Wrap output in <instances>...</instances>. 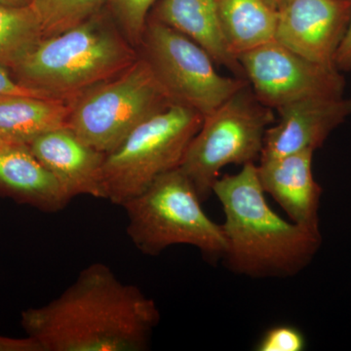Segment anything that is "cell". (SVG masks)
Segmentation results:
<instances>
[{
  "instance_id": "obj_17",
  "label": "cell",
  "mask_w": 351,
  "mask_h": 351,
  "mask_svg": "<svg viewBox=\"0 0 351 351\" xmlns=\"http://www.w3.org/2000/svg\"><path fill=\"white\" fill-rule=\"evenodd\" d=\"M218 8L226 43L237 59L276 39L278 9L269 0H218Z\"/></svg>"
},
{
  "instance_id": "obj_25",
  "label": "cell",
  "mask_w": 351,
  "mask_h": 351,
  "mask_svg": "<svg viewBox=\"0 0 351 351\" xmlns=\"http://www.w3.org/2000/svg\"><path fill=\"white\" fill-rule=\"evenodd\" d=\"M32 0H0V4L11 7H25L31 5Z\"/></svg>"
},
{
  "instance_id": "obj_20",
  "label": "cell",
  "mask_w": 351,
  "mask_h": 351,
  "mask_svg": "<svg viewBox=\"0 0 351 351\" xmlns=\"http://www.w3.org/2000/svg\"><path fill=\"white\" fill-rule=\"evenodd\" d=\"M157 1L158 0H107L110 16L135 48L142 43L149 11Z\"/></svg>"
},
{
  "instance_id": "obj_16",
  "label": "cell",
  "mask_w": 351,
  "mask_h": 351,
  "mask_svg": "<svg viewBox=\"0 0 351 351\" xmlns=\"http://www.w3.org/2000/svg\"><path fill=\"white\" fill-rule=\"evenodd\" d=\"M71 99L12 95L0 97V135L29 145L43 134L68 127Z\"/></svg>"
},
{
  "instance_id": "obj_23",
  "label": "cell",
  "mask_w": 351,
  "mask_h": 351,
  "mask_svg": "<svg viewBox=\"0 0 351 351\" xmlns=\"http://www.w3.org/2000/svg\"><path fill=\"white\" fill-rule=\"evenodd\" d=\"M0 351H43L36 339L27 336L24 339L0 336Z\"/></svg>"
},
{
  "instance_id": "obj_14",
  "label": "cell",
  "mask_w": 351,
  "mask_h": 351,
  "mask_svg": "<svg viewBox=\"0 0 351 351\" xmlns=\"http://www.w3.org/2000/svg\"><path fill=\"white\" fill-rule=\"evenodd\" d=\"M0 197L46 213L61 211L71 201L27 145H13L0 152Z\"/></svg>"
},
{
  "instance_id": "obj_13",
  "label": "cell",
  "mask_w": 351,
  "mask_h": 351,
  "mask_svg": "<svg viewBox=\"0 0 351 351\" xmlns=\"http://www.w3.org/2000/svg\"><path fill=\"white\" fill-rule=\"evenodd\" d=\"M313 154L307 151L261 159L257 172L263 191L276 199L293 223L320 232L318 210L322 189L314 179Z\"/></svg>"
},
{
  "instance_id": "obj_15",
  "label": "cell",
  "mask_w": 351,
  "mask_h": 351,
  "mask_svg": "<svg viewBox=\"0 0 351 351\" xmlns=\"http://www.w3.org/2000/svg\"><path fill=\"white\" fill-rule=\"evenodd\" d=\"M151 17L195 41L215 63L246 80L239 59L230 52L223 36L218 0H158Z\"/></svg>"
},
{
  "instance_id": "obj_26",
  "label": "cell",
  "mask_w": 351,
  "mask_h": 351,
  "mask_svg": "<svg viewBox=\"0 0 351 351\" xmlns=\"http://www.w3.org/2000/svg\"><path fill=\"white\" fill-rule=\"evenodd\" d=\"M13 145H14L12 143L7 141L5 138L2 137L0 135V152L3 151V149H8V147H13Z\"/></svg>"
},
{
  "instance_id": "obj_10",
  "label": "cell",
  "mask_w": 351,
  "mask_h": 351,
  "mask_svg": "<svg viewBox=\"0 0 351 351\" xmlns=\"http://www.w3.org/2000/svg\"><path fill=\"white\" fill-rule=\"evenodd\" d=\"M351 0H285L278 8L276 40L328 66L348 31Z\"/></svg>"
},
{
  "instance_id": "obj_24",
  "label": "cell",
  "mask_w": 351,
  "mask_h": 351,
  "mask_svg": "<svg viewBox=\"0 0 351 351\" xmlns=\"http://www.w3.org/2000/svg\"><path fill=\"white\" fill-rule=\"evenodd\" d=\"M335 66L339 71H350L351 69V17L345 38L341 41V46L337 52Z\"/></svg>"
},
{
  "instance_id": "obj_5",
  "label": "cell",
  "mask_w": 351,
  "mask_h": 351,
  "mask_svg": "<svg viewBox=\"0 0 351 351\" xmlns=\"http://www.w3.org/2000/svg\"><path fill=\"white\" fill-rule=\"evenodd\" d=\"M174 104L138 55L119 75L71 99L68 127L83 142L108 154L140 124Z\"/></svg>"
},
{
  "instance_id": "obj_3",
  "label": "cell",
  "mask_w": 351,
  "mask_h": 351,
  "mask_svg": "<svg viewBox=\"0 0 351 351\" xmlns=\"http://www.w3.org/2000/svg\"><path fill=\"white\" fill-rule=\"evenodd\" d=\"M138 57L114 20L101 10L82 24L41 39L10 73L21 86L73 99L119 75Z\"/></svg>"
},
{
  "instance_id": "obj_9",
  "label": "cell",
  "mask_w": 351,
  "mask_h": 351,
  "mask_svg": "<svg viewBox=\"0 0 351 351\" xmlns=\"http://www.w3.org/2000/svg\"><path fill=\"white\" fill-rule=\"evenodd\" d=\"M239 61L256 98L271 110L343 96L345 77L338 69L311 61L276 39L240 55Z\"/></svg>"
},
{
  "instance_id": "obj_1",
  "label": "cell",
  "mask_w": 351,
  "mask_h": 351,
  "mask_svg": "<svg viewBox=\"0 0 351 351\" xmlns=\"http://www.w3.org/2000/svg\"><path fill=\"white\" fill-rule=\"evenodd\" d=\"M159 320L154 300L95 263L59 297L23 311L21 325L43 351H144Z\"/></svg>"
},
{
  "instance_id": "obj_2",
  "label": "cell",
  "mask_w": 351,
  "mask_h": 351,
  "mask_svg": "<svg viewBox=\"0 0 351 351\" xmlns=\"http://www.w3.org/2000/svg\"><path fill=\"white\" fill-rule=\"evenodd\" d=\"M213 193L225 213L223 260L235 274L256 278L294 276L319 249L320 232L289 223L270 208L255 163L219 178Z\"/></svg>"
},
{
  "instance_id": "obj_11",
  "label": "cell",
  "mask_w": 351,
  "mask_h": 351,
  "mask_svg": "<svg viewBox=\"0 0 351 351\" xmlns=\"http://www.w3.org/2000/svg\"><path fill=\"white\" fill-rule=\"evenodd\" d=\"M278 121L265 132L261 159L315 152L351 114V98H316L278 108Z\"/></svg>"
},
{
  "instance_id": "obj_4",
  "label": "cell",
  "mask_w": 351,
  "mask_h": 351,
  "mask_svg": "<svg viewBox=\"0 0 351 351\" xmlns=\"http://www.w3.org/2000/svg\"><path fill=\"white\" fill-rule=\"evenodd\" d=\"M201 203L182 170L170 171L122 205L128 219L127 234L144 255L158 256L170 246L184 244L196 247L203 257L216 262L225 255V233Z\"/></svg>"
},
{
  "instance_id": "obj_8",
  "label": "cell",
  "mask_w": 351,
  "mask_h": 351,
  "mask_svg": "<svg viewBox=\"0 0 351 351\" xmlns=\"http://www.w3.org/2000/svg\"><path fill=\"white\" fill-rule=\"evenodd\" d=\"M140 46L141 56L171 100L203 117L249 84L244 78L221 75L206 51L154 18L149 17Z\"/></svg>"
},
{
  "instance_id": "obj_6",
  "label": "cell",
  "mask_w": 351,
  "mask_h": 351,
  "mask_svg": "<svg viewBox=\"0 0 351 351\" xmlns=\"http://www.w3.org/2000/svg\"><path fill=\"white\" fill-rule=\"evenodd\" d=\"M203 115L184 106H170L140 124L106 156V199L122 206L158 179L181 165Z\"/></svg>"
},
{
  "instance_id": "obj_18",
  "label": "cell",
  "mask_w": 351,
  "mask_h": 351,
  "mask_svg": "<svg viewBox=\"0 0 351 351\" xmlns=\"http://www.w3.org/2000/svg\"><path fill=\"white\" fill-rule=\"evenodd\" d=\"M43 38L31 6L0 4V66L9 71L16 68Z\"/></svg>"
},
{
  "instance_id": "obj_19",
  "label": "cell",
  "mask_w": 351,
  "mask_h": 351,
  "mask_svg": "<svg viewBox=\"0 0 351 351\" xmlns=\"http://www.w3.org/2000/svg\"><path fill=\"white\" fill-rule=\"evenodd\" d=\"M107 0H32L43 36H54L89 19L103 10Z\"/></svg>"
},
{
  "instance_id": "obj_21",
  "label": "cell",
  "mask_w": 351,
  "mask_h": 351,
  "mask_svg": "<svg viewBox=\"0 0 351 351\" xmlns=\"http://www.w3.org/2000/svg\"><path fill=\"white\" fill-rule=\"evenodd\" d=\"M256 348L258 351H302L306 348V338L298 328L279 325L267 330Z\"/></svg>"
},
{
  "instance_id": "obj_12",
  "label": "cell",
  "mask_w": 351,
  "mask_h": 351,
  "mask_svg": "<svg viewBox=\"0 0 351 351\" xmlns=\"http://www.w3.org/2000/svg\"><path fill=\"white\" fill-rule=\"evenodd\" d=\"M27 147L69 199L78 195L106 199L103 167L107 154L83 142L69 127L43 134Z\"/></svg>"
},
{
  "instance_id": "obj_7",
  "label": "cell",
  "mask_w": 351,
  "mask_h": 351,
  "mask_svg": "<svg viewBox=\"0 0 351 351\" xmlns=\"http://www.w3.org/2000/svg\"><path fill=\"white\" fill-rule=\"evenodd\" d=\"M272 110L258 101L248 84L203 117L179 167L202 202L213 193L226 166L260 159L265 132L274 122Z\"/></svg>"
},
{
  "instance_id": "obj_22",
  "label": "cell",
  "mask_w": 351,
  "mask_h": 351,
  "mask_svg": "<svg viewBox=\"0 0 351 351\" xmlns=\"http://www.w3.org/2000/svg\"><path fill=\"white\" fill-rule=\"evenodd\" d=\"M12 95H29V96L51 97L41 92L27 89L21 86L14 80L8 69L0 66V97L12 96Z\"/></svg>"
},
{
  "instance_id": "obj_27",
  "label": "cell",
  "mask_w": 351,
  "mask_h": 351,
  "mask_svg": "<svg viewBox=\"0 0 351 351\" xmlns=\"http://www.w3.org/2000/svg\"><path fill=\"white\" fill-rule=\"evenodd\" d=\"M270 3L272 4V5L276 6L277 9L279 8L281 5H282V3L285 0H269Z\"/></svg>"
}]
</instances>
